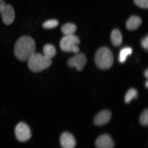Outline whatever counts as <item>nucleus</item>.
<instances>
[{
  "label": "nucleus",
  "instance_id": "1",
  "mask_svg": "<svg viewBox=\"0 0 148 148\" xmlns=\"http://www.w3.org/2000/svg\"><path fill=\"white\" fill-rule=\"evenodd\" d=\"M36 46L34 40L31 37L24 36L16 42L14 53L16 58L22 62L28 60L36 53Z\"/></svg>",
  "mask_w": 148,
  "mask_h": 148
},
{
  "label": "nucleus",
  "instance_id": "2",
  "mask_svg": "<svg viewBox=\"0 0 148 148\" xmlns=\"http://www.w3.org/2000/svg\"><path fill=\"white\" fill-rule=\"evenodd\" d=\"M27 61L29 69L34 73H38L47 69L52 63L51 59L38 53H35Z\"/></svg>",
  "mask_w": 148,
  "mask_h": 148
},
{
  "label": "nucleus",
  "instance_id": "3",
  "mask_svg": "<svg viewBox=\"0 0 148 148\" xmlns=\"http://www.w3.org/2000/svg\"><path fill=\"white\" fill-rule=\"evenodd\" d=\"M95 59L96 64L102 69H109L114 62V57L112 51L106 47L101 48L98 50Z\"/></svg>",
  "mask_w": 148,
  "mask_h": 148
},
{
  "label": "nucleus",
  "instance_id": "4",
  "mask_svg": "<svg viewBox=\"0 0 148 148\" xmlns=\"http://www.w3.org/2000/svg\"><path fill=\"white\" fill-rule=\"evenodd\" d=\"M79 42V38L75 35L65 36L61 40L60 47L64 51L77 53L79 51V49L77 45Z\"/></svg>",
  "mask_w": 148,
  "mask_h": 148
},
{
  "label": "nucleus",
  "instance_id": "5",
  "mask_svg": "<svg viewBox=\"0 0 148 148\" xmlns=\"http://www.w3.org/2000/svg\"><path fill=\"white\" fill-rule=\"evenodd\" d=\"M15 133L16 138L21 142L27 141L31 136L30 129L26 124L23 123H20L16 125Z\"/></svg>",
  "mask_w": 148,
  "mask_h": 148
},
{
  "label": "nucleus",
  "instance_id": "6",
  "mask_svg": "<svg viewBox=\"0 0 148 148\" xmlns=\"http://www.w3.org/2000/svg\"><path fill=\"white\" fill-rule=\"evenodd\" d=\"M87 59L82 53H79L70 58L67 64L70 67H75L78 71L83 70L86 64Z\"/></svg>",
  "mask_w": 148,
  "mask_h": 148
},
{
  "label": "nucleus",
  "instance_id": "7",
  "mask_svg": "<svg viewBox=\"0 0 148 148\" xmlns=\"http://www.w3.org/2000/svg\"><path fill=\"white\" fill-rule=\"evenodd\" d=\"M1 13V18L3 23L7 25H10L15 17L13 7L10 5H5Z\"/></svg>",
  "mask_w": 148,
  "mask_h": 148
},
{
  "label": "nucleus",
  "instance_id": "8",
  "mask_svg": "<svg viewBox=\"0 0 148 148\" xmlns=\"http://www.w3.org/2000/svg\"><path fill=\"white\" fill-rule=\"evenodd\" d=\"M96 147L97 148H113L114 144L111 137L107 134L101 135L95 142Z\"/></svg>",
  "mask_w": 148,
  "mask_h": 148
},
{
  "label": "nucleus",
  "instance_id": "9",
  "mask_svg": "<svg viewBox=\"0 0 148 148\" xmlns=\"http://www.w3.org/2000/svg\"><path fill=\"white\" fill-rule=\"evenodd\" d=\"M112 117L110 111L103 110L96 115L94 119V123L96 125L102 126L108 123Z\"/></svg>",
  "mask_w": 148,
  "mask_h": 148
},
{
  "label": "nucleus",
  "instance_id": "10",
  "mask_svg": "<svg viewBox=\"0 0 148 148\" xmlns=\"http://www.w3.org/2000/svg\"><path fill=\"white\" fill-rule=\"evenodd\" d=\"M60 142L63 148H74L76 145L73 135L68 132H65L61 135Z\"/></svg>",
  "mask_w": 148,
  "mask_h": 148
},
{
  "label": "nucleus",
  "instance_id": "11",
  "mask_svg": "<svg viewBox=\"0 0 148 148\" xmlns=\"http://www.w3.org/2000/svg\"><path fill=\"white\" fill-rule=\"evenodd\" d=\"M142 23L141 18L138 16H131L126 24L127 28L129 31H134L138 28Z\"/></svg>",
  "mask_w": 148,
  "mask_h": 148
},
{
  "label": "nucleus",
  "instance_id": "12",
  "mask_svg": "<svg viewBox=\"0 0 148 148\" xmlns=\"http://www.w3.org/2000/svg\"><path fill=\"white\" fill-rule=\"evenodd\" d=\"M111 40L114 46H119L122 42V36L121 32L117 29L113 30L111 36Z\"/></svg>",
  "mask_w": 148,
  "mask_h": 148
},
{
  "label": "nucleus",
  "instance_id": "13",
  "mask_svg": "<svg viewBox=\"0 0 148 148\" xmlns=\"http://www.w3.org/2000/svg\"><path fill=\"white\" fill-rule=\"evenodd\" d=\"M77 30L76 25L73 23H67L62 26L61 31L65 36H69L73 34Z\"/></svg>",
  "mask_w": 148,
  "mask_h": 148
},
{
  "label": "nucleus",
  "instance_id": "14",
  "mask_svg": "<svg viewBox=\"0 0 148 148\" xmlns=\"http://www.w3.org/2000/svg\"><path fill=\"white\" fill-rule=\"evenodd\" d=\"M43 51L44 55L51 59L54 57L56 53L54 46L50 44H46L44 46Z\"/></svg>",
  "mask_w": 148,
  "mask_h": 148
},
{
  "label": "nucleus",
  "instance_id": "15",
  "mask_svg": "<svg viewBox=\"0 0 148 148\" xmlns=\"http://www.w3.org/2000/svg\"><path fill=\"white\" fill-rule=\"evenodd\" d=\"M132 49L130 47H125L121 50L119 56L120 62L123 63L125 62L127 56L132 53Z\"/></svg>",
  "mask_w": 148,
  "mask_h": 148
},
{
  "label": "nucleus",
  "instance_id": "16",
  "mask_svg": "<svg viewBox=\"0 0 148 148\" xmlns=\"http://www.w3.org/2000/svg\"><path fill=\"white\" fill-rule=\"evenodd\" d=\"M138 92L134 88H130L127 91L125 95V102L129 103L132 99H135L137 97Z\"/></svg>",
  "mask_w": 148,
  "mask_h": 148
},
{
  "label": "nucleus",
  "instance_id": "17",
  "mask_svg": "<svg viewBox=\"0 0 148 148\" xmlns=\"http://www.w3.org/2000/svg\"><path fill=\"white\" fill-rule=\"evenodd\" d=\"M58 24L59 22L57 20H49L44 22L42 25V27L44 29H51L57 27Z\"/></svg>",
  "mask_w": 148,
  "mask_h": 148
},
{
  "label": "nucleus",
  "instance_id": "18",
  "mask_svg": "<svg viewBox=\"0 0 148 148\" xmlns=\"http://www.w3.org/2000/svg\"><path fill=\"white\" fill-rule=\"evenodd\" d=\"M148 110L147 108L142 113L140 117V122L142 125L147 126L148 123Z\"/></svg>",
  "mask_w": 148,
  "mask_h": 148
},
{
  "label": "nucleus",
  "instance_id": "19",
  "mask_svg": "<svg viewBox=\"0 0 148 148\" xmlns=\"http://www.w3.org/2000/svg\"><path fill=\"white\" fill-rule=\"evenodd\" d=\"M135 4L138 7L143 9H147L148 0H134Z\"/></svg>",
  "mask_w": 148,
  "mask_h": 148
},
{
  "label": "nucleus",
  "instance_id": "20",
  "mask_svg": "<svg viewBox=\"0 0 148 148\" xmlns=\"http://www.w3.org/2000/svg\"><path fill=\"white\" fill-rule=\"evenodd\" d=\"M141 45L144 49L147 50L148 47V37L147 36L142 40L141 41Z\"/></svg>",
  "mask_w": 148,
  "mask_h": 148
},
{
  "label": "nucleus",
  "instance_id": "21",
  "mask_svg": "<svg viewBox=\"0 0 148 148\" xmlns=\"http://www.w3.org/2000/svg\"><path fill=\"white\" fill-rule=\"evenodd\" d=\"M5 5L6 3L4 0H0V13L2 12Z\"/></svg>",
  "mask_w": 148,
  "mask_h": 148
},
{
  "label": "nucleus",
  "instance_id": "22",
  "mask_svg": "<svg viewBox=\"0 0 148 148\" xmlns=\"http://www.w3.org/2000/svg\"><path fill=\"white\" fill-rule=\"evenodd\" d=\"M145 75L146 77H147V78H148V70H146V71H145Z\"/></svg>",
  "mask_w": 148,
  "mask_h": 148
},
{
  "label": "nucleus",
  "instance_id": "23",
  "mask_svg": "<svg viewBox=\"0 0 148 148\" xmlns=\"http://www.w3.org/2000/svg\"><path fill=\"white\" fill-rule=\"evenodd\" d=\"M145 85L146 87H147V88L148 87V81H147V82H146L145 83Z\"/></svg>",
  "mask_w": 148,
  "mask_h": 148
}]
</instances>
